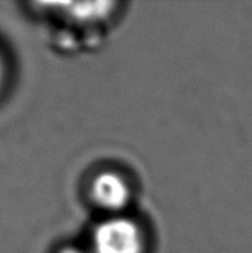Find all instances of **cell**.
<instances>
[{"mask_svg":"<svg viewBox=\"0 0 252 253\" xmlns=\"http://www.w3.org/2000/svg\"><path fill=\"white\" fill-rule=\"evenodd\" d=\"M94 253H141L143 237L138 227L126 218H110L92 234Z\"/></svg>","mask_w":252,"mask_h":253,"instance_id":"1","label":"cell"},{"mask_svg":"<svg viewBox=\"0 0 252 253\" xmlns=\"http://www.w3.org/2000/svg\"><path fill=\"white\" fill-rule=\"evenodd\" d=\"M129 187L122 176L113 172L100 173L91 185L94 202L110 212L122 211L129 202Z\"/></svg>","mask_w":252,"mask_h":253,"instance_id":"2","label":"cell"},{"mask_svg":"<svg viewBox=\"0 0 252 253\" xmlns=\"http://www.w3.org/2000/svg\"><path fill=\"white\" fill-rule=\"evenodd\" d=\"M4 77H6V62H4V56L0 50V89L3 87Z\"/></svg>","mask_w":252,"mask_h":253,"instance_id":"3","label":"cell"},{"mask_svg":"<svg viewBox=\"0 0 252 253\" xmlns=\"http://www.w3.org/2000/svg\"><path fill=\"white\" fill-rule=\"evenodd\" d=\"M59 253H83L80 249H77V248H65V249H62Z\"/></svg>","mask_w":252,"mask_h":253,"instance_id":"4","label":"cell"}]
</instances>
